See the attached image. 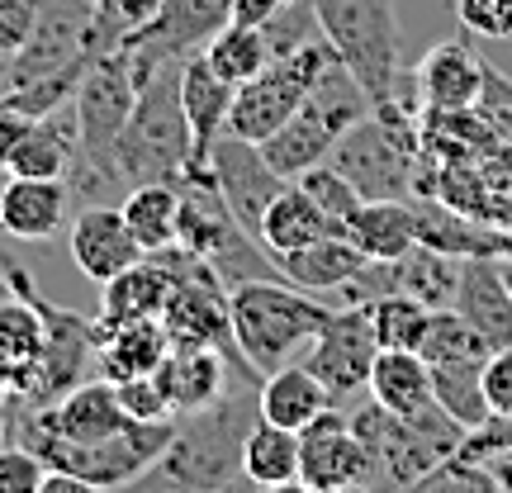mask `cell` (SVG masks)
Masks as SVG:
<instances>
[{
    "label": "cell",
    "instance_id": "6da1fadb",
    "mask_svg": "<svg viewBox=\"0 0 512 493\" xmlns=\"http://www.w3.org/2000/svg\"><path fill=\"white\" fill-rule=\"evenodd\" d=\"M256 418H261V375L233 380L223 399L176 418L166 451L138 484H152V489H228V484H238L242 441Z\"/></svg>",
    "mask_w": 512,
    "mask_h": 493
},
{
    "label": "cell",
    "instance_id": "7a4b0ae2",
    "mask_svg": "<svg viewBox=\"0 0 512 493\" xmlns=\"http://www.w3.org/2000/svg\"><path fill=\"white\" fill-rule=\"evenodd\" d=\"M332 304H323V294H309L290 285L285 275L271 280H242L228 290V323H233V342H238L242 361L256 375L304 361V351L313 347V337L323 332Z\"/></svg>",
    "mask_w": 512,
    "mask_h": 493
},
{
    "label": "cell",
    "instance_id": "3957f363",
    "mask_svg": "<svg viewBox=\"0 0 512 493\" xmlns=\"http://www.w3.org/2000/svg\"><path fill=\"white\" fill-rule=\"evenodd\" d=\"M190 166H195V147H190V124L181 110V62H166L138 91V105L128 114L124 133L114 138L110 181L119 190L147 181L181 185Z\"/></svg>",
    "mask_w": 512,
    "mask_h": 493
},
{
    "label": "cell",
    "instance_id": "277c9868",
    "mask_svg": "<svg viewBox=\"0 0 512 493\" xmlns=\"http://www.w3.org/2000/svg\"><path fill=\"white\" fill-rule=\"evenodd\" d=\"M366 114H370L366 86L342 67V57H332L328 67L318 72L313 91L304 95V105L275 128L266 143H256V147H261V157H266L285 181H299L309 166L328 162L332 143H337L356 119H366Z\"/></svg>",
    "mask_w": 512,
    "mask_h": 493
},
{
    "label": "cell",
    "instance_id": "5b68a950",
    "mask_svg": "<svg viewBox=\"0 0 512 493\" xmlns=\"http://www.w3.org/2000/svg\"><path fill=\"white\" fill-rule=\"evenodd\" d=\"M318 29L332 43V53L342 57L361 86H366L370 105L399 95L413 76H403L399 62V19H394V0H313Z\"/></svg>",
    "mask_w": 512,
    "mask_h": 493
},
{
    "label": "cell",
    "instance_id": "8992f818",
    "mask_svg": "<svg viewBox=\"0 0 512 493\" xmlns=\"http://www.w3.org/2000/svg\"><path fill=\"white\" fill-rule=\"evenodd\" d=\"M152 76L138 72V62L128 53L124 43L110 48V53L91 57V67L81 72L72 95V114H76V133H81V162L95 166L105 181H110V152L114 138L124 133L128 114L138 105V91H143ZM110 190L119 185L110 181Z\"/></svg>",
    "mask_w": 512,
    "mask_h": 493
},
{
    "label": "cell",
    "instance_id": "52a82bcc",
    "mask_svg": "<svg viewBox=\"0 0 512 493\" xmlns=\"http://www.w3.org/2000/svg\"><path fill=\"white\" fill-rule=\"evenodd\" d=\"M332 43L328 38H313L304 48H294L285 57H271V67H261L252 81H242L233 91V110H228V133H238L247 143H266L275 128L285 124L304 95L313 91L318 72L332 62Z\"/></svg>",
    "mask_w": 512,
    "mask_h": 493
},
{
    "label": "cell",
    "instance_id": "ba28073f",
    "mask_svg": "<svg viewBox=\"0 0 512 493\" xmlns=\"http://www.w3.org/2000/svg\"><path fill=\"white\" fill-rule=\"evenodd\" d=\"M380 356L375 328H370L366 304H332L323 332L313 337V347L304 351V366L323 380L332 408H356L370 399V366Z\"/></svg>",
    "mask_w": 512,
    "mask_h": 493
},
{
    "label": "cell",
    "instance_id": "9c48e42d",
    "mask_svg": "<svg viewBox=\"0 0 512 493\" xmlns=\"http://www.w3.org/2000/svg\"><path fill=\"white\" fill-rule=\"evenodd\" d=\"M233 24V0H157V10L143 29L124 38L138 72L157 76L166 62H181L190 53H204V43Z\"/></svg>",
    "mask_w": 512,
    "mask_h": 493
},
{
    "label": "cell",
    "instance_id": "30bf717a",
    "mask_svg": "<svg viewBox=\"0 0 512 493\" xmlns=\"http://www.w3.org/2000/svg\"><path fill=\"white\" fill-rule=\"evenodd\" d=\"M299 489L313 493H347L375 489L366 441L356 437L347 408H328L299 432Z\"/></svg>",
    "mask_w": 512,
    "mask_h": 493
},
{
    "label": "cell",
    "instance_id": "8fae6325",
    "mask_svg": "<svg viewBox=\"0 0 512 493\" xmlns=\"http://www.w3.org/2000/svg\"><path fill=\"white\" fill-rule=\"evenodd\" d=\"M209 176L219 185V195L228 200L233 219H238L252 238H256V228H261V219H266L271 200L290 185L261 157V147L238 138V133H223L219 143H214V152H209Z\"/></svg>",
    "mask_w": 512,
    "mask_h": 493
},
{
    "label": "cell",
    "instance_id": "7c38bea8",
    "mask_svg": "<svg viewBox=\"0 0 512 493\" xmlns=\"http://www.w3.org/2000/svg\"><path fill=\"white\" fill-rule=\"evenodd\" d=\"M67 247H72L76 271L86 280H95V285H110L114 275H124L128 266H138L147 256L138 247V238H133V228H128L124 209L110 200L86 204L76 214L72 228H67Z\"/></svg>",
    "mask_w": 512,
    "mask_h": 493
},
{
    "label": "cell",
    "instance_id": "4fadbf2b",
    "mask_svg": "<svg viewBox=\"0 0 512 493\" xmlns=\"http://www.w3.org/2000/svg\"><path fill=\"white\" fill-rule=\"evenodd\" d=\"M484 86H489V62L475 53L470 34L427 48L413 67V91H418L422 110H470L484 100Z\"/></svg>",
    "mask_w": 512,
    "mask_h": 493
},
{
    "label": "cell",
    "instance_id": "5bb4252c",
    "mask_svg": "<svg viewBox=\"0 0 512 493\" xmlns=\"http://www.w3.org/2000/svg\"><path fill=\"white\" fill-rule=\"evenodd\" d=\"M256 375L242 356H228L219 347H171L166 361L157 366V380H162L166 399H171V413L185 418V413H200L214 399L228 394L233 380H247Z\"/></svg>",
    "mask_w": 512,
    "mask_h": 493
},
{
    "label": "cell",
    "instance_id": "9a60e30c",
    "mask_svg": "<svg viewBox=\"0 0 512 493\" xmlns=\"http://www.w3.org/2000/svg\"><path fill=\"white\" fill-rule=\"evenodd\" d=\"M128 422H133V418H128L124 403H119L114 380H91V384H72L67 394H57V403L38 408L29 427L48 432V437H62V441L86 446V441L119 437Z\"/></svg>",
    "mask_w": 512,
    "mask_h": 493
},
{
    "label": "cell",
    "instance_id": "2e32d148",
    "mask_svg": "<svg viewBox=\"0 0 512 493\" xmlns=\"http://www.w3.org/2000/svg\"><path fill=\"white\" fill-rule=\"evenodd\" d=\"M72 219V185L62 176H5L0 185V233L19 242H48Z\"/></svg>",
    "mask_w": 512,
    "mask_h": 493
},
{
    "label": "cell",
    "instance_id": "e0dca14e",
    "mask_svg": "<svg viewBox=\"0 0 512 493\" xmlns=\"http://www.w3.org/2000/svg\"><path fill=\"white\" fill-rule=\"evenodd\" d=\"M233 81H223L204 53L181 57V110L190 124V147H195V166L190 171H209V152L228 133V110H233Z\"/></svg>",
    "mask_w": 512,
    "mask_h": 493
},
{
    "label": "cell",
    "instance_id": "ac0fdd59",
    "mask_svg": "<svg viewBox=\"0 0 512 493\" xmlns=\"http://www.w3.org/2000/svg\"><path fill=\"white\" fill-rule=\"evenodd\" d=\"M451 309L494 351L512 347V285L503 280L498 256H470L460 266V285H456V304Z\"/></svg>",
    "mask_w": 512,
    "mask_h": 493
},
{
    "label": "cell",
    "instance_id": "d6986e66",
    "mask_svg": "<svg viewBox=\"0 0 512 493\" xmlns=\"http://www.w3.org/2000/svg\"><path fill=\"white\" fill-rule=\"evenodd\" d=\"M100 313H95V342L105 332L124 328V323H143V318H162L166 299H171V271H166L157 256H143L138 266H128L124 275H114L110 285H100Z\"/></svg>",
    "mask_w": 512,
    "mask_h": 493
},
{
    "label": "cell",
    "instance_id": "ffe728a7",
    "mask_svg": "<svg viewBox=\"0 0 512 493\" xmlns=\"http://www.w3.org/2000/svg\"><path fill=\"white\" fill-rule=\"evenodd\" d=\"M76 157H81V133H76L72 100H67V105H57V110L29 124V133L15 143V152L5 157L0 171L5 176H62L67 181Z\"/></svg>",
    "mask_w": 512,
    "mask_h": 493
},
{
    "label": "cell",
    "instance_id": "44dd1931",
    "mask_svg": "<svg viewBox=\"0 0 512 493\" xmlns=\"http://www.w3.org/2000/svg\"><path fill=\"white\" fill-rule=\"evenodd\" d=\"M275 266H280V275H285L290 285L328 299V294H337L351 275L366 266V256L356 252V242H351L347 233H328V238L309 242V247H294V252L275 256Z\"/></svg>",
    "mask_w": 512,
    "mask_h": 493
},
{
    "label": "cell",
    "instance_id": "7402d4cb",
    "mask_svg": "<svg viewBox=\"0 0 512 493\" xmlns=\"http://www.w3.org/2000/svg\"><path fill=\"white\" fill-rule=\"evenodd\" d=\"M332 408L323 380L313 375L304 361H290V366L261 375V418L275 422V427H290V432H304L313 418H323Z\"/></svg>",
    "mask_w": 512,
    "mask_h": 493
},
{
    "label": "cell",
    "instance_id": "603a6c76",
    "mask_svg": "<svg viewBox=\"0 0 512 493\" xmlns=\"http://www.w3.org/2000/svg\"><path fill=\"white\" fill-rule=\"evenodd\" d=\"M342 233L356 242L366 261H399L418 247L413 228V200H361V209L342 223Z\"/></svg>",
    "mask_w": 512,
    "mask_h": 493
},
{
    "label": "cell",
    "instance_id": "cb8c5ba5",
    "mask_svg": "<svg viewBox=\"0 0 512 493\" xmlns=\"http://www.w3.org/2000/svg\"><path fill=\"white\" fill-rule=\"evenodd\" d=\"M328 233H342V223H332L328 214L313 204L309 190L290 181L271 200L266 219L256 228V242H261L271 256H285V252H294V247H309V242L328 238Z\"/></svg>",
    "mask_w": 512,
    "mask_h": 493
},
{
    "label": "cell",
    "instance_id": "d4e9b609",
    "mask_svg": "<svg viewBox=\"0 0 512 493\" xmlns=\"http://www.w3.org/2000/svg\"><path fill=\"white\" fill-rule=\"evenodd\" d=\"M370 399L394 418H418L432 399V366L422 351H380L370 366Z\"/></svg>",
    "mask_w": 512,
    "mask_h": 493
},
{
    "label": "cell",
    "instance_id": "484cf974",
    "mask_svg": "<svg viewBox=\"0 0 512 493\" xmlns=\"http://www.w3.org/2000/svg\"><path fill=\"white\" fill-rule=\"evenodd\" d=\"M100 375L105 380H138V375H157V366L171 351V332L162 318H143V323H124V328L105 332L100 342Z\"/></svg>",
    "mask_w": 512,
    "mask_h": 493
},
{
    "label": "cell",
    "instance_id": "4316f807",
    "mask_svg": "<svg viewBox=\"0 0 512 493\" xmlns=\"http://www.w3.org/2000/svg\"><path fill=\"white\" fill-rule=\"evenodd\" d=\"M242 479L256 489H299V432L256 418L242 441Z\"/></svg>",
    "mask_w": 512,
    "mask_h": 493
},
{
    "label": "cell",
    "instance_id": "83f0119b",
    "mask_svg": "<svg viewBox=\"0 0 512 493\" xmlns=\"http://www.w3.org/2000/svg\"><path fill=\"white\" fill-rule=\"evenodd\" d=\"M119 209H124V219L143 252H162L181 233V185H171V181L133 185Z\"/></svg>",
    "mask_w": 512,
    "mask_h": 493
},
{
    "label": "cell",
    "instance_id": "f1b7e54d",
    "mask_svg": "<svg viewBox=\"0 0 512 493\" xmlns=\"http://www.w3.org/2000/svg\"><path fill=\"white\" fill-rule=\"evenodd\" d=\"M460 266H465L460 256L418 242L413 252H403L394 261V290L422 299L427 309H451L456 304V285H460Z\"/></svg>",
    "mask_w": 512,
    "mask_h": 493
},
{
    "label": "cell",
    "instance_id": "f546056e",
    "mask_svg": "<svg viewBox=\"0 0 512 493\" xmlns=\"http://www.w3.org/2000/svg\"><path fill=\"white\" fill-rule=\"evenodd\" d=\"M418 351L427 356V366H484V361L494 356V347H489L456 309L427 313V332H422Z\"/></svg>",
    "mask_w": 512,
    "mask_h": 493
},
{
    "label": "cell",
    "instance_id": "4dcf8cb0",
    "mask_svg": "<svg viewBox=\"0 0 512 493\" xmlns=\"http://www.w3.org/2000/svg\"><path fill=\"white\" fill-rule=\"evenodd\" d=\"M271 43L261 34V24H223L219 34L204 43V62L223 76V81H252L261 67H271Z\"/></svg>",
    "mask_w": 512,
    "mask_h": 493
},
{
    "label": "cell",
    "instance_id": "1f68e13d",
    "mask_svg": "<svg viewBox=\"0 0 512 493\" xmlns=\"http://www.w3.org/2000/svg\"><path fill=\"white\" fill-rule=\"evenodd\" d=\"M432 399L451 413V418L475 432L494 418L489 399H484V366H432Z\"/></svg>",
    "mask_w": 512,
    "mask_h": 493
},
{
    "label": "cell",
    "instance_id": "d6a6232c",
    "mask_svg": "<svg viewBox=\"0 0 512 493\" xmlns=\"http://www.w3.org/2000/svg\"><path fill=\"white\" fill-rule=\"evenodd\" d=\"M366 309H370V328H375L380 351H418L422 332H427V313H432L422 299H413V294H403V290H389L375 304H366Z\"/></svg>",
    "mask_w": 512,
    "mask_h": 493
},
{
    "label": "cell",
    "instance_id": "836d02e7",
    "mask_svg": "<svg viewBox=\"0 0 512 493\" xmlns=\"http://www.w3.org/2000/svg\"><path fill=\"white\" fill-rule=\"evenodd\" d=\"M157 10V0H91V57L119 48L133 29H143Z\"/></svg>",
    "mask_w": 512,
    "mask_h": 493
},
{
    "label": "cell",
    "instance_id": "e575fe53",
    "mask_svg": "<svg viewBox=\"0 0 512 493\" xmlns=\"http://www.w3.org/2000/svg\"><path fill=\"white\" fill-rule=\"evenodd\" d=\"M294 185H304V190L313 195V204H318V209H323L332 223H347L351 214L361 209V190H356V185H351L332 162L309 166V171H304V176H299Z\"/></svg>",
    "mask_w": 512,
    "mask_h": 493
},
{
    "label": "cell",
    "instance_id": "d590c367",
    "mask_svg": "<svg viewBox=\"0 0 512 493\" xmlns=\"http://www.w3.org/2000/svg\"><path fill=\"white\" fill-rule=\"evenodd\" d=\"M456 24L470 38L512 43V0H456Z\"/></svg>",
    "mask_w": 512,
    "mask_h": 493
},
{
    "label": "cell",
    "instance_id": "8d00e7d4",
    "mask_svg": "<svg viewBox=\"0 0 512 493\" xmlns=\"http://www.w3.org/2000/svg\"><path fill=\"white\" fill-rule=\"evenodd\" d=\"M119 403L128 408V418L138 422H176L171 413V399H166V389L157 375H138V380H119Z\"/></svg>",
    "mask_w": 512,
    "mask_h": 493
},
{
    "label": "cell",
    "instance_id": "74e56055",
    "mask_svg": "<svg viewBox=\"0 0 512 493\" xmlns=\"http://www.w3.org/2000/svg\"><path fill=\"white\" fill-rule=\"evenodd\" d=\"M48 460L29 446H0V493H43Z\"/></svg>",
    "mask_w": 512,
    "mask_h": 493
},
{
    "label": "cell",
    "instance_id": "f35d334b",
    "mask_svg": "<svg viewBox=\"0 0 512 493\" xmlns=\"http://www.w3.org/2000/svg\"><path fill=\"white\" fill-rule=\"evenodd\" d=\"M484 399H489V413L512 418V347L494 351L484 361Z\"/></svg>",
    "mask_w": 512,
    "mask_h": 493
},
{
    "label": "cell",
    "instance_id": "ab89813d",
    "mask_svg": "<svg viewBox=\"0 0 512 493\" xmlns=\"http://www.w3.org/2000/svg\"><path fill=\"white\" fill-rule=\"evenodd\" d=\"M285 0H233V24H266Z\"/></svg>",
    "mask_w": 512,
    "mask_h": 493
},
{
    "label": "cell",
    "instance_id": "60d3db41",
    "mask_svg": "<svg viewBox=\"0 0 512 493\" xmlns=\"http://www.w3.org/2000/svg\"><path fill=\"white\" fill-rule=\"evenodd\" d=\"M498 266H503V280H508V285H512V256H503Z\"/></svg>",
    "mask_w": 512,
    "mask_h": 493
}]
</instances>
